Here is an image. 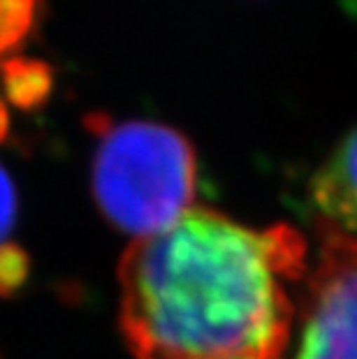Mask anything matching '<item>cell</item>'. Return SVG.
<instances>
[{"label":"cell","mask_w":357,"mask_h":359,"mask_svg":"<svg viewBox=\"0 0 357 359\" xmlns=\"http://www.w3.org/2000/svg\"><path fill=\"white\" fill-rule=\"evenodd\" d=\"M304 241L191 209L137 239L119 264L121 330L137 359H278Z\"/></svg>","instance_id":"obj_1"},{"label":"cell","mask_w":357,"mask_h":359,"mask_svg":"<svg viewBox=\"0 0 357 359\" xmlns=\"http://www.w3.org/2000/svg\"><path fill=\"white\" fill-rule=\"evenodd\" d=\"M95 123L93 190L114 225L144 239L191 211L197 160L184 135L149 121L109 123L97 116Z\"/></svg>","instance_id":"obj_2"},{"label":"cell","mask_w":357,"mask_h":359,"mask_svg":"<svg viewBox=\"0 0 357 359\" xmlns=\"http://www.w3.org/2000/svg\"><path fill=\"white\" fill-rule=\"evenodd\" d=\"M295 359H357V241L323 236Z\"/></svg>","instance_id":"obj_3"},{"label":"cell","mask_w":357,"mask_h":359,"mask_svg":"<svg viewBox=\"0 0 357 359\" xmlns=\"http://www.w3.org/2000/svg\"><path fill=\"white\" fill-rule=\"evenodd\" d=\"M309 193L323 236L357 241V128L318 167Z\"/></svg>","instance_id":"obj_4"},{"label":"cell","mask_w":357,"mask_h":359,"mask_svg":"<svg viewBox=\"0 0 357 359\" xmlns=\"http://www.w3.org/2000/svg\"><path fill=\"white\" fill-rule=\"evenodd\" d=\"M3 81L7 100L19 109H35L54 88L51 67L33 58H10L3 63Z\"/></svg>","instance_id":"obj_5"},{"label":"cell","mask_w":357,"mask_h":359,"mask_svg":"<svg viewBox=\"0 0 357 359\" xmlns=\"http://www.w3.org/2000/svg\"><path fill=\"white\" fill-rule=\"evenodd\" d=\"M37 0H0V53L17 47L33 26Z\"/></svg>","instance_id":"obj_6"},{"label":"cell","mask_w":357,"mask_h":359,"mask_svg":"<svg viewBox=\"0 0 357 359\" xmlns=\"http://www.w3.org/2000/svg\"><path fill=\"white\" fill-rule=\"evenodd\" d=\"M28 278V255L14 243H0V297L24 287Z\"/></svg>","instance_id":"obj_7"},{"label":"cell","mask_w":357,"mask_h":359,"mask_svg":"<svg viewBox=\"0 0 357 359\" xmlns=\"http://www.w3.org/2000/svg\"><path fill=\"white\" fill-rule=\"evenodd\" d=\"M14 218H17V193L7 172L0 167V241L12 230Z\"/></svg>","instance_id":"obj_8"},{"label":"cell","mask_w":357,"mask_h":359,"mask_svg":"<svg viewBox=\"0 0 357 359\" xmlns=\"http://www.w3.org/2000/svg\"><path fill=\"white\" fill-rule=\"evenodd\" d=\"M7 130H10V116H7V107L0 100V142L7 137Z\"/></svg>","instance_id":"obj_9"}]
</instances>
